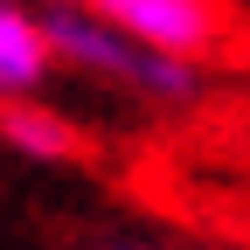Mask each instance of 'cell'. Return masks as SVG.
<instances>
[{"label": "cell", "mask_w": 250, "mask_h": 250, "mask_svg": "<svg viewBox=\"0 0 250 250\" xmlns=\"http://www.w3.org/2000/svg\"><path fill=\"white\" fill-rule=\"evenodd\" d=\"M98 250H167V243H153V236H98Z\"/></svg>", "instance_id": "5b68a950"}, {"label": "cell", "mask_w": 250, "mask_h": 250, "mask_svg": "<svg viewBox=\"0 0 250 250\" xmlns=\"http://www.w3.org/2000/svg\"><path fill=\"white\" fill-rule=\"evenodd\" d=\"M42 35H49V49L62 62H77V70L104 77V83H125V90H139V98H153V104L202 98V70H195V62H174V56H153L139 42H125L118 28L90 21L77 0H49V7H42Z\"/></svg>", "instance_id": "6da1fadb"}, {"label": "cell", "mask_w": 250, "mask_h": 250, "mask_svg": "<svg viewBox=\"0 0 250 250\" xmlns=\"http://www.w3.org/2000/svg\"><path fill=\"white\" fill-rule=\"evenodd\" d=\"M90 21L118 28L125 42H139L153 56H174V62H195L215 56L229 42V7L223 0H77Z\"/></svg>", "instance_id": "7a4b0ae2"}, {"label": "cell", "mask_w": 250, "mask_h": 250, "mask_svg": "<svg viewBox=\"0 0 250 250\" xmlns=\"http://www.w3.org/2000/svg\"><path fill=\"white\" fill-rule=\"evenodd\" d=\"M49 35H42V14L21 7V0H0V98H21L49 77Z\"/></svg>", "instance_id": "277c9868"}, {"label": "cell", "mask_w": 250, "mask_h": 250, "mask_svg": "<svg viewBox=\"0 0 250 250\" xmlns=\"http://www.w3.org/2000/svg\"><path fill=\"white\" fill-rule=\"evenodd\" d=\"M0 139H7L21 160H42V167H77V160H90V139H83L62 111H49V104H35V98H0Z\"/></svg>", "instance_id": "3957f363"}]
</instances>
